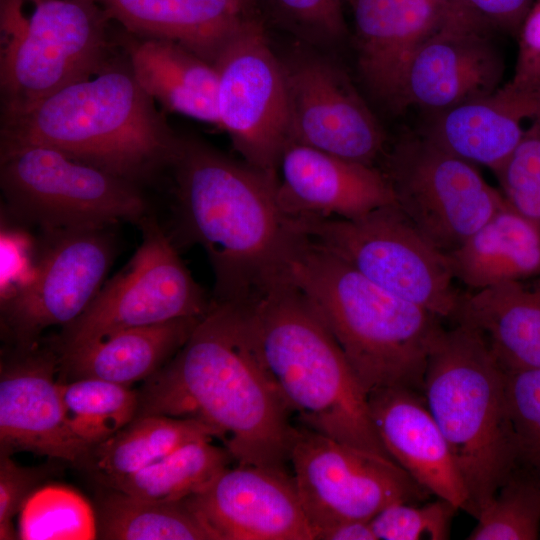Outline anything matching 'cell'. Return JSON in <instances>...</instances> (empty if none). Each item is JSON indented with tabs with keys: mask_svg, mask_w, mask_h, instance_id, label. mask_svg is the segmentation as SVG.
<instances>
[{
	"mask_svg": "<svg viewBox=\"0 0 540 540\" xmlns=\"http://www.w3.org/2000/svg\"><path fill=\"white\" fill-rule=\"evenodd\" d=\"M138 396L137 416L198 420L237 464L286 470L294 425L257 358L241 304L211 301Z\"/></svg>",
	"mask_w": 540,
	"mask_h": 540,
	"instance_id": "cell-1",
	"label": "cell"
},
{
	"mask_svg": "<svg viewBox=\"0 0 540 540\" xmlns=\"http://www.w3.org/2000/svg\"><path fill=\"white\" fill-rule=\"evenodd\" d=\"M176 217L214 274L213 302L246 304L286 278L300 234L277 200V178L182 137L170 167Z\"/></svg>",
	"mask_w": 540,
	"mask_h": 540,
	"instance_id": "cell-2",
	"label": "cell"
},
{
	"mask_svg": "<svg viewBox=\"0 0 540 540\" xmlns=\"http://www.w3.org/2000/svg\"><path fill=\"white\" fill-rule=\"evenodd\" d=\"M180 142L125 56L25 111L1 115L0 149L51 147L138 186L170 169Z\"/></svg>",
	"mask_w": 540,
	"mask_h": 540,
	"instance_id": "cell-3",
	"label": "cell"
},
{
	"mask_svg": "<svg viewBox=\"0 0 540 540\" xmlns=\"http://www.w3.org/2000/svg\"><path fill=\"white\" fill-rule=\"evenodd\" d=\"M241 305L257 358L298 424L391 458L374 427L366 390L303 294L286 278Z\"/></svg>",
	"mask_w": 540,
	"mask_h": 540,
	"instance_id": "cell-4",
	"label": "cell"
},
{
	"mask_svg": "<svg viewBox=\"0 0 540 540\" xmlns=\"http://www.w3.org/2000/svg\"><path fill=\"white\" fill-rule=\"evenodd\" d=\"M286 278L332 333L367 394L386 387L422 392L428 358L445 330L439 316L377 286L303 234Z\"/></svg>",
	"mask_w": 540,
	"mask_h": 540,
	"instance_id": "cell-5",
	"label": "cell"
},
{
	"mask_svg": "<svg viewBox=\"0 0 540 540\" xmlns=\"http://www.w3.org/2000/svg\"><path fill=\"white\" fill-rule=\"evenodd\" d=\"M422 393L450 448L477 519L517 466L506 373L482 336L456 323L428 358Z\"/></svg>",
	"mask_w": 540,
	"mask_h": 540,
	"instance_id": "cell-6",
	"label": "cell"
},
{
	"mask_svg": "<svg viewBox=\"0 0 540 540\" xmlns=\"http://www.w3.org/2000/svg\"><path fill=\"white\" fill-rule=\"evenodd\" d=\"M0 187L11 216L42 232L139 224L147 215L138 185L43 145L0 149Z\"/></svg>",
	"mask_w": 540,
	"mask_h": 540,
	"instance_id": "cell-7",
	"label": "cell"
},
{
	"mask_svg": "<svg viewBox=\"0 0 540 540\" xmlns=\"http://www.w3.org/2000/svg\"><path fill=\"white\" fill-rule=\"evenodd\" d=\"M293 228L387 292L454 320L461 293L446 253L396 204L355 219L291 218Z\"/></svg>",
	"mask_w": 540,
	"mask_h": 540,
	"instance_id": "cell-8",
	"label": "cell"
},
{
	"mask_svg": "<svg viewBox=\"0 0 540 540\" xmlns=\"http://www.w3.org/2000/svg\"><path fill=\"white\" fill-rule=\"evenodd\" d=\"M29 19L1 56V115L25 111L99 73L110 54L106 11L96 0H31Z\"/></svg>",
	"mask_w": 540,
	"mask_h": 540,
	"instance_id": "cell-9",
	"label": "cell"
},
{
	"mask_svg": "<svg viewBox=\"0 0 540 540\" xmlns=\"http://www.w3.org/2000/svg\"><path fill=\"white\" fill-rule=\"evenodd\" d=\"M142 239L129 262L102 285L89 306L63 326L58 353L117 332L173 319L202 317L209 309L202 288L153 216L139 223Z\"/></svg>",
	"mask_w": 540,
	"mask_h": 540,
	"instance_id": "cell-10",
	"label": "cell"
},
{
	"mask_svg": "<svg viewBox=\"0 0 540 540\" xmlns=\"http://www.w3.org/2000/svg\"><path fill=\"white\" fill-rule=\"evenodd\" d=\"M289 462L295 487L318 535L346 521H370L399 502H421L430 493L391 458L294 425Z\"/></svg>",
	"mask_w": 540,
	"mask_h": 540,
	"instance_id": "cell-11",
	"label": "cell"
},
{
	"mask_svg": "<svg viewBox=\"0 0 540 540\" xmlns=\"http://www.w3.org/2000/svg\"><path fill=\"white\" fill-rule=\"evenodd\" d=\"M395 204L439 250L450 252L505 202L476 165L423 136L398 141L383 156Z\"/></svg>",
	"mask_w": 540,
	"mask_h": 540,
	"instance_id": "cell-12",
	"label": "cell"
},
{
	"mask_svg": "<svg viewBox=\"0 0 540 540\" xmlns=\"http://www.w3.org/2000/svg\"><path fill=\"white\" fill-rule=\"evenodd\" d=\"M219 128L243 160L277 178L281 154L290 141L281 60L260 20L247 16L218 53Z\"/></svg>",
	"mask_w": 540,
	"mask_h": 540,
	"instance_id": "cell-13",
	"label": "cell"
},
{
	"mask_svg": "<svg viewBox=\"0 0 540 540\" xmlns=\"http://www.w3.org/2000/svg\"><path fill=\"white\" fill-rule=\"evenodd\" d=\"M107 229L43 232L28 278L1 297V318L21 350L40 334L80 316L103 285L115 256Z\"/></svg>",
	"mask_w": 540,
	"mask_h": 540,
	"instance_id": "cell-14",
	"label": "cell"
},
{
	"mask_svg": "<svg viewBox=\"0 0 540 540\" xmlns=\"http://www.w3.org/2000/svg\"><path fill=\"white\" fill-rule=\"evenodd\" d=\"M281 65L290 141L368 165L384 156L382 127L341 68L303 49Z\"/></svg>",
	"mask_w": 540,
	"mask_h": 540,
	"instance_id": "cell-15",
	"label": "cell"
},
{
	"mask_svg": "<svg viewBox=\"0 0 540 540\" xmlns=\"http://www.w3.org/2000/svg\"><path fill=\"white\" fill-rule=\"evenodd\" d=\"M184 499L214 540H315L286 470L228 466Z\"/></svg>",
	"mask_w": 540,
	"mask_h": 540,
	"instance_id": "cell-16",
	"label": "cell"
},
{
	"mask_svg": "<svg viewBox=\"0 0 540 540\" xmlns=\"http://www.w3.org/2000/svg\"><path fill=\"white\" fill-rule=\"evenodd\" d=\"M493 33L447 2L442 21L410 64L405 106L438 113L498 89L504 61Z\"/></svg>",
	"mask_w": 540,
	"mask_h": 540,
	"instance_id": "cell-17",
	"label": "cell"
},
{
	"mask_svg": "<svg viewBox=\"0 0 540 540\" xmlns=\"http://www.w3.org/2000/svg\"><path fill=\"white\" fill-rule=\"evenodd\" d=\"M276 194L290 218L355 219L395 204L380 168L294 141L281 154Z\"/></svg>",
	"mask_w": 540,
	"mask_h": 540,
	"instance_id": "cell-18",
	"label": "cell"
},
{
	"mask_svg": "<svg viewBox=\"0 0 540 540\" xmlns=\"http://www.w3.org/2000/svg\"><path fill=\"white\" fill-rule=\"evenodd\" d=\"M17 361L2 368L0 380L1 452L29 451L82 463L91 447L72 430L54 372L53 352L21 350Z\"/></svg>",
	"mask_w": 540,
	"mask_h": 540,
	"instance_id": "cell-19",
	"label": "cell"
},
{
	"mask_svg": "<svg viewBox=\"0 0 540 540\" xmlns=\"http://www.w3.org/2000/svg\"><path fill=\"white\" fill-rule=\"evenodd\" d=\"M434 114L421 136L496 173L519 145L540 135V82L510 80L487 96Z\"/></svg>",
	"mask_w": 540,
	"mask_h": 540,
	"instance_id": "cell-20",
	"label": "cell"
},
{
	"mask_svg": "<svg viewBox=\"0 0 540 540\" xmlns=\"http://www.w3.org/2000/svg\"><path fill=\"white\" fill-rule=\"evenodd\" d=\"M352 8L357 62L369 91L394 110L405 106L410 64L442 21L447 2L438 0H347Z\"/></svg>",
	"mask_w": 540,
	"mask_h": 540,
	"instance_id": "cell-21",
	"label": "cell"
},
{
	"mask_svg": "<svg viewBox=\"0 0 540 540\" xmlns=\"http://www.w3.org/2000/svg\"><path fill=\"white\" fill-rule=\"evenodd\" d=\"M371 418L389 456L430 494L467 511L468 492L422 392L386 387L368 394Z\"/></svg>",
	"mask_w": 540,
	"mask_h": 540,
	"instance_id": "cell-22",
	"label": "cell"
},
{
	"mask_svg": "<svg viewBox=\"0 0 540 540\" xmlns=\"http://www.w3.org/2000/svg\"><path fill=\"white\" fill-rule=\"evenodd\" d=\"M454 321L476 330L504 371L540 369V275L461 293Z\"/></svg>",
	"mask_w": 540,
	"mask_h": 540,
	"instance_id": "cell-23",
	"label": "cell"
},
{
	"mask_svg": "<svg viewBox=\"0 0 540 540\" xmlns=\"http://www.w3.org/2000/svg\"><path fill=\"white\" fill-rule=\"evenodd\" d=\"M125 32L174 41L213 64L251 13L241 0H96Z\"/></svg>",
	"mask_w": 540,
	"mask_h": 540,
	"instance_id": "cell-24",
	"label": "cell"
},
{
	"mask_svg": "<svg viewBox=\"0 0 540 540\" xmlns=\"http://www.w3.org/2000/svg\"><path fill=\"white\" fill-rule=\"evenodd\" d=\"M120 44L137 82L163 111L219 127L213 64L170 40L125 32Z\"/></svg>",
	"mask_w": 540,
	"mask_h": 540,
	"instance_id": "cell-25",
	"label": "cell"
},
{
	"mask_svg": "<svg viewBox=\"0 0 540 540\" xmlns=\"http://www.w3.org/2000/svg\"><path fill=\"white\" fill-rule=\"evenodd\" d=\"M446 256L453 278L470 291L540 275V224L506 200Z\"/></svg>",
	"mask_w": 540,
	"mask_h": 540,
	"instance_id": "cell-26",
	"label": "cell"
},
{
	"mask_svg": "<svg viewBox=\"0 0 540 540\" xmlns=\"http://www.w3.org/2000/svg\"><path fill=\"white\" fill-rule=\"evenodd\" d=\"M201 317L173 319L117 332L59 355L66 381L102 379L125 386L147 380L183 346Z\"/></svg>",
	"mask_w": 540,
	"mask_h": 540,
	"instance_id": "cell-27",
	"label": "cell"
},
{
	"mask_svg": "<svg viewBox=\"0 0 540 540\" xmlns=\"http://www.w3.org/2000/svg\"><path fill=\"white\" fill-rule=\"evenodd\" d=\"M204 438L214 439L215 435L208 426L195 419L136 416L110 438L91 447L81 464L107 486L189 442Z\"/></svg>",
	"mask_w": 540,
	"mask_h": 540,
	"instance_id": "cell-28",
	"label": "cell"
},
{
	"mask_svg": "<svg viewBox=\"0 0 540 540\" xmlns=\"http://www.w3.org/2000/svg\"><path fill=\"white\" fill-rule=\"evenodd\" d=\"M108 489L95 512L101 539L214 540L185 499L152 500Z\"/></svg>",
	"mask_w": 540,
	"mask_h": 540,
	"instance_id": "cell-29",
	"label": "cell"
},
{
	"mask_svg": "<svg viewBox=\"0 0 540 540\" xmlns=\"http://www.w3.org/2000/svg\"><path fill=\"white\" fill-rule=\"evenodd\" d=\"M233 460L213 439L189 442L106 487L146 499L177 501L193 494Z\"/></svg>",
	"mask_w": 540,
	"mask_h": 540,
	"instance_id": "cell-30",
	"label": "cell"
},
{
	"mask_svg": "<svg viewBox=\"0 0 540 540\" xmlns=\"http://www.w3.org/2000/svg\"><path fill=\"white\" fill-rule=\"evenodd\" d=\"M67 420L74 433L90 447L129 424L138 412V392L130 386L80 378L60 382Z\"/></svg>",
	"mask_w": 540,
	"mask_h": 540,
	"instance_id": "cell-31",
	"label": "cell"
},
{
	"mask_svg": "<svg viewBox=\"0 0 540 540\" xmlns=\"http://www.w3.org/2000/svg\"><path fill=\"white\" fill-rule=\"evenodd\" d=\"M540 536V476L517 465L481 511L469 540H535Z\"/></svg>",
	"mask_w": 540,
	"mask_h": 540,
	"instance_id": "cell-32",
	"label": "cell"
},
{
	"mask_svg": "<svg viewBox=\"0 0 540 540\" xmlns=\"http://www.w3.org/2000/svg\"><path fill=\"white\" fill-rule=\"evenodd\" d=\"M23 540H90L97 536L96 513L76 491L58 485L33 491L19 512Z\"/></svg>",
	"mask_w": 540,
	"mask_h": 540,
	"instance_id": "cell-33",
	"label": "cell"
},
{
	"mask_svg": "<svg viewBox=\"0 0 540 540\" xmlns=\"http://www.w3.org/2000/svg\"><path fill=\"white\" fill-rule=\"evenodd\" d=\"M505 373L517 465L540 476V369Z\"/></svg>",
	"mask_w": 540,
	"mask_h": 540,
	"instance_id": "cell-34",
	"label": "cell"
},
{
	"mask_svg": "<svg viewBox=\"0 0 540 540\" xmlns=\"http://www.w3.org/2000/svg\"><path fill=\"white\" fill-rule=\"evenodd\" d=\"M458 509L440 497L421 505L399 502L380 511L370 525L378 540H447Z\"/></svg>",
	"mask_w": 540,
	"mask_h": 540,
	"instance_id": "cell-35",
	"label": "cell"
},
{
	"mask_svg": "<svg viewBox=\"0 0 540 540\" xmlns=\"http://www.w3.org/2000/svg\"><path fill=\"white\" fill-rule=\"evenodd\" d=\"M284 29L313 44L340 40L346 33L342 0H264Z\"/></svg>",
	"mask_w": 540,
	"mask_h": 540,
	"instance_id": "cell-36",
	"label": "cell"
},
{
	"mask_svg": "<svg viewBox=\"0 0 540 540\" xmlns=\"http://www.w3.org/2000/svg\"><path fill=\"white\" fill-rule=\"evenodd\" d=\"M495 174L507 202L540 224V135L519 145Z\"/></svg>",
	"mask_w": 540,
	"mask_h": 540,
	"instance_id": "cell-37",
	"label": "cell"
},
{
	"mask_svg": "<svg viewBox=\"0 0 540 540\" xmlns=\"http://www.w3.org/2000/svg\"><path fill=\"white\" fill-rule=\"evenodd\" d=\"M38 471L18 465L10 454L0 458V539H15L13 518L38 482Z\"/></svg>",
	"mask_w": 540,
	"mask_h": 540,
	"instance_id": "cell-38",
	"label": "cell"
},
{
	"mask_svg": "<svg viewBox=\"0 0 540 540\" xmlns=\"http://www.w3.org/2000/svg\"><path fill=\"white\" fill-rule=\"evenodd\" d=\"M535 0H449L455 9L492 32L518 34Z\"/></svg>",
	"mask_w": 540,
	"mask_h": 540,
	"instance_id": "cell-39",
	"label": "cell"
},
{
	"mask_svg": "<svg viewBox=\"0 0 540 540\" xmlns=\"http://www.w3.org/2000/svg\"><path fill=\"white\" fill-rule=\"evenodd\" d=\"M519 35L518 57L512 82L534 84L540 82V0L528 12Z\"/></svg>",
	"mask_w": 540,
	"mask_h": 540,
	"instance_id": "cell-40",
	"label": "cell"
},
{
	"mask_svg": "<svg viewBox=\"0 0 540 540\" xmlns=\"http://www.w3.org/2000/svg\"><path fill=\"white\" fill-rule=\"evenodd\" d=\"M317 540H378L370 521H346L322 531Z\"/></svg>",
	"mask_w": 540,
	"mask_h": 540,
	"instance_id": "cell-41",
	"label": "cell"
},
{
	"mask_svg": "<svg viewBox=\"0 0 540 540\" xmlns=\"http://www.w3.org/2000/svg\"><path fill=\"white\" fill-rule=\"evenodd\" d=\"M241 1H243L245 4H247L251 8H252L253 3L255 2V0H241Z\"/></svg>",
	"mask_w": 540,
	"mask_h": 540,
	"instance_id": "cell-42",
	"label": "cell"
},
{
	"mask_svg": "<svg viewBox=\"0 0 540 540\" xmlns=\"http://www.w3.org/2000/svg\"><path fill=\"white\" fill-rule=\"evenodd\" d=\"M438 1H441V2H448L449 0H438Z\"/></svg>",
	"mask_w": 540,
	"mask_h": 540,
	"instance_id": "cell-43",
	"label": "cell"
}]
</instances>
